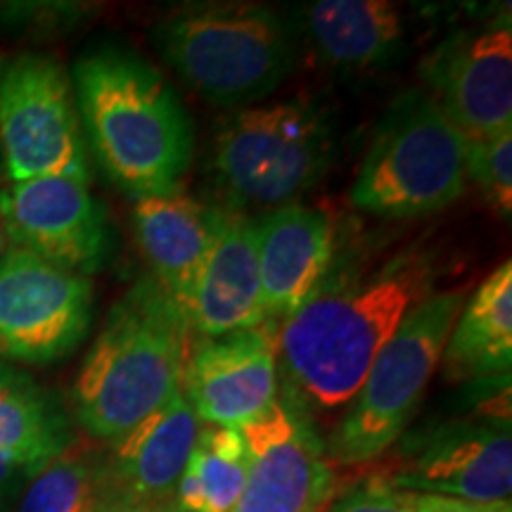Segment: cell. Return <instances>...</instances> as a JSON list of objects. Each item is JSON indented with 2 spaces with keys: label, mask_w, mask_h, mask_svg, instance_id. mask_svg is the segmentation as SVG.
<instances>
[{
  "label": "cell",
  "mask_w": 512,
  "mask_h": 512,
  "mask_svg": "<svg viewBox=\"0 0 512 512\" xmlns=\"http://www.w3.org/2000/svg\"><path fill=\"white\" fill-rule=\"evenodd\" d=\"M432 266L401 252L382 264L344 266L278 328V370L299 406L332 413L349 406L375 356L427 297Z\"/></svg>",
  "instance_id": "obj_1"
},
{
  "label": "cell",
  "mask_w": 512,
  "mask_h": 512,
  "mask_svg": "<svg viewBox=\"0 0 512 512\" xmlns=\"http://www.w3.org/2000/svg\"><path fill=\"white\" fill-rule=\"evenodd\" d=\"M302 29L320 60L349 74L387 67L408 36L403 10L387 0H318L302 10Z\"/></svg>",
  "instance_id": "obj_19"
},
{
  "label": "cell",
  "mask_w": 512,
  "mask_h": 512,
  "mask_svg": "<svg viewBox=\"0 0 512 512\" xmlns=\"http://www.w3.org/2000/svg\"><path fill=\"white\" fill-rule=\"evenodd\" d=\"M93 285L24 249L0 259V354L46 366L79 347L91 330Z\"/></svg>",
  "instance_id": "obj_9"
},
{
  "label": "cell",
  "mask_w": 512,
  "mask_h": 512,
  "mask_svg": "<svg viewBox=\"0 0 512 512\" xmlns=\"http://www.w3.org/2000/svg\"><path fill=\"white\" fill-rule=\"evenodd\" d=\"M266 323L283 325L323 283L335 256L332 216L311 204H285L254 221Z\"/></svg>",
  "instance_id": "obj_15"
},
{
  "label": "cell",
  "mask_w": 512,
  "mask_h": 512,
  "mask_svg": "<svg viewBox=\"0 0 512 512\" xmlns=\"http://www.w3.org/2000/svg\"><path fill=\"white\" fill-rule=\"evenodd\" d=\"M31 477L34 475H31L27 467L17 463V460L8 456V453L0 451V505L15 496L22 482H29Z\"/></svg>",
  "instance_id": "obj_27"
},
{
  "label": "cell",
  "mask_w": 512,
  "mask_h": 512,
  "mask_svg": "<svg viewBox=\"0 0 512 512\" xmlns=\"http://www.w3.org/2000/svg\"><path fill=\"white\" fill-rule=\"evenodd\" d=\"M408 494H434L475 503H510L512 432L510 415L465 418L439 425L403 446L387 475Z\"/></svg>",
  "instance_id": "obj_10"
},
{
  "label": "cell",
  "mask_w": 512,
  "mask_h": 512,
  "mask_svg": "<svg viewBox=\"0 0 512 512\" xmlns=\"http://www.w3.org/2000/svg\"><path fill=\"white\" fill-rule=\"evenodd\" d=\"M202 422L178 392L112 444L110 477L117 496L169 503L200 437Z\"/></svg>",
  "instance_id": "obj_18"
},
{
  "label": "cell",
  "mask_w": 512,
  "mask_h": 512,
  "mask_svg": "<svg viewBox=\"0 0 512 512\" xmlns=\"http://www.w3.org/2000/svg\"><path fill=\"white\" fill-rule=\"evenodd\" d=\"M325 512H411V494L396 489L382 475H373L351 486Z\"/></svg>",
  "instance_id": "obj_25"
},
{
  "label": "cell",
  "mask_w": 512,
  "mask_h": 512,
  "mask_svg": "<svg viewBox=\"0 0 512 512\" xmlns=\"http://www.w3.org/2000/svg\"><path fill=\"white\" fill-rule=\"evenodd\" d=\"M72 444L69 422L31 377L0 366V451L31 475Z\"/></svg>",
  "instance_id": "obj_21"
},
{
  "label": "cell",
  "mask_w": 512,
  "mask_h": 512,
  "mask_svg": "<svg viewBox=\"0 0 512 512\" xmlns=\"http://www.w3.org/2000/svg\"><path fill=\"white\" fill-rule=\"evenodd\" d=\"M335 157V124L313 100L230 112L211 143V171L233 207L278 209L318 185Z\"/></svg>",
  "instance_id": "obj_5"
},
{
  "label": "cell",
  "mask_w": 512,
  "mask_h": 512,
  "mask_svg": "<svg viewBox=\"0 0 512 512\" xmlns=\"http://www.w3.org/2000/svg\"><path fill=\"white\" fill-rule=\"evenodd\" d=\"M188 318L152 275L140 278L107 313L72 389L79 425L114 441L181 392Z\"/></svg>",
  "instance_id": "obj_3"
},
{
  "label": "cell",
  "mask_w": 512,
  "mask_h": 512,
  "mask_svg": "<svg viewBox=\"0 0 512 512\" xmlns=\"http://www.w3.org/2000/svg\"><path fill=\"white\" fill-rule=\"evenodd\" d=\"M242 437L247 482L233 512H325L337 477L304 406L280 394L271 411L242 427Z\"/></svg>",
  "instance_id": "obj_11"
},
{
  "label": "cell",
  "mask_w": 512,
  "mask_h": 512,
  "mask_svg": "<svg viewBox=\"0 0 512 512\" xmlns=\"http://www.w3.org/2000/svg\"><path fill=\"white\" fill-rule=\"evenodd\" d=\"M181 394L202 425L242 430L280 396L278 328L271 323L202 339L188 351Z\"/></svg>",
  "instance_id": "obj_13"
},
{
  "label": "cell",
  "mask_w": 512,
  "mask_h": 512,
  "mask_svg": "<svg viewBox=\"0 0 512 512\" xmlns=\"http://www.w3.org/2000/svg\"><path fill=\"white\" fill-rule=\"evenodd\" d=\"M467 181H475L484 200L501 219L512 214V128L467 140Z\"/></svg>",
  "instance_id": "obj_24"
},
{
  "label": "cell",
  "mask_w": 512,
  "mask_h": 512,
  "mask_svg": "<svg viewBox=\"0 0 512 512\" xmlns=\"http://www.w3.org/2000/svg\"><path fill=\"white\" fill-rule=\"evenodd\" d=\"M219 223L221 209L209 207L178 188L140 197L133 207L136 238L152 268V278L185 318Z\"/></svg>",
  "instance_id": "obj_17"
},
{
  "label": "cell",
  "mask_w": 512,
  "mask_h": 512,
  "mask_svg": "<svg viewBox=\"0 0 512 512\" xmlns=\"http://www.w3.org/2000/svg\"><path fill=\"white\" fill-rule=\"evenodd\" d=\"M0 155L10 183L43 176L88 181L74 86L53 57L0 55Z\"/></svg>",
  "instance_id": "obj_8"
},
{
  "label": "cell",
  "mask_w": 512,
  "mask_h": 512,
  "mask_svg": "<svg viewBox=\"0 0 512 512\" xmlns=\"http://www.w3.org/2000/svg\"><path fill=\"white\" fill-rule=\"evenodd\" d=\"M422 79L467 140L512 128L510 12L441 41L422 64Z\"/></svg>",
  "instance_id": "obj_12"
},
{
  "label": "cell",
  "mask_w": 512,
  "mask_h": 512,
  "mask_svg": "<svg viewBox=\"0 0 512 512\" xmlns=\"http://www.w3.org/2000/svg\"><path fill=\"white\" fill-rule=\"evenodd\" d=\"M465 299L463 290L432 292L401 320L332 434L328 451L335 463H373L401 439L437 373Z\"/></svg>",
  "instance_id": "obj_7"
},
{
  "label": "cell",
  "mask_w": 512,
  "mask_h": 512,
  "mask_svg": "<svg viewBox=\"0 0 512 512\" xmlns=\"http://www.w3.org/2000/svg\"><path fill=\"white\" fill-rule=\"evenodd\" d=\"M112 496L107 456L69 444L29 479L17 512H98Z\"/></svg>",
  "instance_id": "obj_23"
},
{
  "label": "cell",
  "mask_w": 512,
  "mask_h": 512,
  "mask_svg": "<svg viewBox=\"0 0 512 512\" xmlns=\"http://www.w3.org/2000/svg\"><path fill=\"white\" fill-rule=\"evenodd\" d=\"M451 380L508 377L512 363V264L503 261L465 299L441 354Z\"/></svg>",
  "instance_id": "obj_20"
},
{
  "label": "cell",
  "mask_w": 512,
  "mask_h": 512,
  "mask_svg": "<svg viewBox=\"0 0 512 512\" xmlns=\"http://www.w3.org/2000/svg\"><path fill=\"white\" fill-rule=\"evenodd\" d=\"M0 219L10 247L79 275L98 271L107 249L105 216L88 181L43 176L0 188Z\"/></svg>",
  "instance_id": "obj_14"
},
{
  "label": "cell",
  "mask_w": 512,
  "mask_h": 512,
  "mask_svg": "<svg viewBox=\"0 0 512 512\" xmlns=\"http://www.w3.org/2000/svg\"><path fill=\"white\" fill-rule=\"evenodd\" d=\"M247 482L242 430L202 425L174 491L178 512H233Z\"/></svg>",
  "instance_id": "obj_22"
},
{
  "label": "cell",
  "mask_w": 512,
  "mask_h": 512,
  "mask_svg": "<svg viewBox=\"0 0 512 512\" xmlns=\"http://www.w3.org/2000/svg\"><path fill=\"white\" fill-rule=\"evenodd\" d=\"M465 190L467 138L430 95L413 91L382 117L349 200L380 219H415L451 207Z\"/></svg>",
  "instance_id": "obj_6"
},
{
  "label": "cell",
  "mask_w": 512,
  "mask_h": 512,
  "mask_svg": "<svg viewBox=\"0 0 512 512\" xmlns=\"http://www.w3.org/2000/svg\"><path fill=\"white\" fill-rule=\"evenodd\" d=\"M411 512H512V503H475L451 496L411 494Z\"/></svg>",
  "instance_id": "obj_26"
},
{
  "label": "cell",
  "mask_w": 512,
  "mask_h": 512,
  "mask_svg": "<svg viewBox=\"0 0 512 512\" xmlns=\"http://www.w3.org/2000/svg\"><path fill=\"white\" fill-rule=\"evenodd\" d=\"M10 249V242H8V233H5V226H3V219H0V259H3V254Z\"/></svg>",
  "instance_id": "obj_29"
},
{
  "label": "cell",
  "mask_w": 512,
  "mask_h": 512,
  "mask_svg": "<svg viewBox=\"0 0 512 512\" xmlns=\"http://www.w3.org/2000/svg\"><path fill=\"white\" fill-rule=\"evenodd\" d=\"M98 512H178V510H176L174 501L143 503V501H133V498L114 494L112 498H107V501L100 505Z\"/></svg>",
  "instance_id": "obj_28"
},
{
  "label": "cell",
  "mask_w": 512,
  "mask_h": 512,
  "mask_svg": "<svg viewBox=\"0 0 512 512\" xmlns=\"http://www.w3.org/2000/svg\"><path fill=\"white\" fill-rule=\"evenodd\" d=\"M264 323L254 219L240 209H221L214 245L192 290L188 325L202 339H216Z\"/></svg>",
  "instance_id": "obj_16"
},
{
  "label": "cell",
  "mask_w": 512,
  "mask_h": 512,
  "mask_svg": "<svg viewBox=\"0 0 512 512\" xmlns=\"http://www.w3.org/2000/svg\"><path fill=\"white\" fill-rule=\"evenodd\" d=\"M3 174H5V169H3V155H0V178H3Z\"/></svg>",
  "instance_id": "obj_30"
},
{
  "label": "cell",
  "mask_w": 512,
  "mask_h": 512,
  "mask_svg": "<svg viewBox=\"0 0 512 512\" xmlns=\"http://www.w3.org/2000/svg\"><path fill=\"white\" fill-rule=\"evenodd\" d=\"M83 140L126 195L178 188L192 159V126L181 98L155 69L121 48H98L74 67Z\"/></svg>",
  "instance_id": "obj_2"
},
{
  "label": "cell",
  "mask_w": 512,
  "mask_h": 512,
  "mask_svg": "<svg viewBox=\"0 0 512 512\" xmlns=\"http://www.w3.org/2000/svg\"><path fill=\"white\" fill-rule=\"evenodd\" d=\"M152 41L211 105L242 110L278 91L297 67V27L259 3H192L164 15Z\"/></svg>",
  "instance_id": "obj_4"
}]
</instances>
